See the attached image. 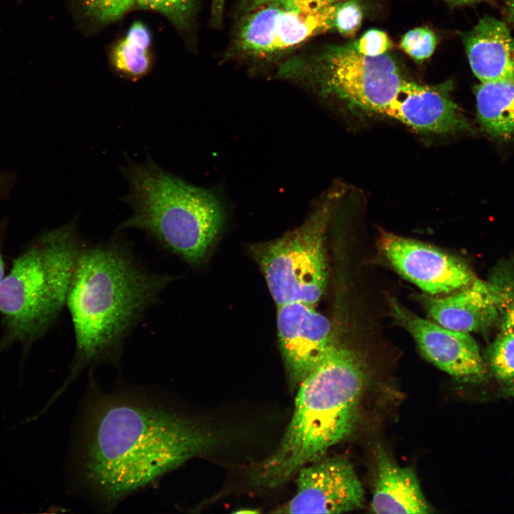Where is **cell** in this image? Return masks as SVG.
Wrapping results in <instances>:
<instances>
[{
    "label": "cell",
    "mask_w": 514,
    "mask_h": 514,
    "mask_svg": "<svg viewBox=\"0 0 514 514\" xmlns=\"http://www.w3.org/2000/svg\"><path fill=\"white\" fill-rule=\"evenodd\" d=\"M78 428L76 483L106 510L219 443L206 425L165 400L126 390L91 393Z\"/></svg>",
    "instance_id": "obj_1"
},
{
    "label": "cell",
    "mask_w": 514,
    "mask_h": 514,
    "mask_svg": "<svg viewBox=\"0 0 514 514\" xmlns=\"http://www.w3.org/2000/svg\"><path fill=\"white\" fill-rule=\"evenodd\" d=\"M172 279L145 268L120 239L83 245L66 301L74 331V358L52 401L86 367L118 363L126 338Z\"/></svg>",
    "instance_id": "obj_2"
},
{
    "label": "cell",
    "mask_w": 514,
    "mask_h": 514,
    "mask_svg": "<svg viewBox=\"0 0 514 514\" xmlns=\"http://www.w3.org/2000/svg\"><path fill=\"white\" fill-rule=\"evenodd\" d=\"M366 378L361 356L335 340L298 386L291 420L275 451L252 468V482L279 486L345 439L354 427Z\"/></svg>",
    "instance_id": "obj_3"
},
{
    "label": "cell",
    "mask_w": 514,
    "mask_h": 514,
    "mask_svg": "<svg viewBox=\"0 0 514 514\" xmlns=\"http://www.w3.org/2000/svg\"><path fill=\"white\" fill-rule=\"evenodd\" d=\"M126 200L133 213L119 229L143 231L163 249L190 264H199L218 235L222 206L211 191L173 176L152 161L128 164Z\"/></svg>",
    "instance_id": "obj_4"
},
{
    "label": "cell",
    "mask_w": 514,
    "mask_h": 514,
    "mask_svg": "<svg viewBox=\"0 0 514 514\" xmlns=\"http://www.w3.org/2000/svg\"><path fill=\"white\" fill-rule=\"evenodd\" d=\"M83 246L74 223L48 231L14 261L0 283V313L11 341L43 336L66 305Z\"/></svg>",
    "instance_id": "obj_5"
},
{
    "label": "cell",
    "mask_w": 514,
    "mask_h": 514,
    "mask_svg": "<svg viewBox=\"0 0 514 514\" xmlns=\"http://www.w3.org/2000/svg\"><path fill=\"white\" fill-rule=\"evenodd\" d=\"M279 74L303 79L322 96L336 99L351 109L382 115L405 80L388 53L365 56L351 43L328 46L304 63H288Z\"/></svg>",
    "instance_id": "obj_6"
},
{
    "label": "cell",
    "mask_w": 514,
    "mask_h": 514,
    "mask_svg": "<svg viewBox=\"0 0 514 514\" xmlns=\"http://www.w3.org/2000/svg\"><path fill=\"white\" fill-rule=\"evenodd\" d=\"M333 198H327L300 226L252 246L251 251L276 305L315 306L327 281L326 235Z\"/></svg>",
    "instance_id": "obj_7"
},
{
    "label": "cell",
    "mask_w": 514,
    "mask_h": 514,
    "mask_svg": "<svg viewBox=\"0 0 514 514\" xmlns=\"http://www.w3.org/2000/svg\"><path fill=\"white\" fill-rule=\"evenodd\" d=\"M391 314L415 340L423 356L458 381L479 385L489 371L478 345L468 333L445 328L422 318L396 300L390 302Z\"/></svg>",
    "instance_id": "obj_8"
},
{
    "label": "cell",
    "mask_w": 514,
    "mask_h": 514,
    "mask_svg": "<svg viewBox=\"0 0 514 514\" xmlns=\"http://www.w3.org/2000/svg\"><path fill=\"white\" fill-rule=\"evenodd\" d=\"M363 489L343 458H321L298 471L296 491L275 513H341L363 506Z\"/></svg>",
    "instance_id": "obj_9"
},
{
    "label": "cell",
    "mask_w": 514,
    "mask_h": 514,
    "mask_svg": "<svg viewBox=\"0 0 514 514\" xmlns=\"http://www.w3.org/2000/svg\"><path fill=\"white\" fill-rule=\"evenodd\" d=\"M379 243L393 268L428 294L448 293L474 280L464 263L430 245L386 232Z\"/></svg>",
    "instance_id": "obj_10"
},
{
    "label": "cell",
    "mask_w": 514,
    "mask_h": 514,
    "mask_svg": "<svg viewBox=\"0 0 514 514\" xmlns=\"http://www.w3.org/2000/svg\"><path fill=\"white\" fill-rule=\"evenodd\" d=\"M277 328L290 382L298 386L331 349V324L314 306L293 302L278 306Z\"/></svg>",
    "instance_id": "obj_11"
},
{
    "label": "cell",
    "mask_w": 514,
    "mask_h": 514,
    "mask_svg": "<svg viewBox=\"0 0 514 514\" xmlns=\"http://www.w3.org/2000/svg\"><path fill=\"white\" fill-rule=\"evenodd\" d=\"M452 87L450 81L430 86L404 80L383 115L423 133L470 131L468 119L452 99Z\"/></svg>",
    "instance_id": "obj_12"
},
{
    "label": "cell",
    "mask_w": 514,
    "mask_h": 514,
    "mask_svg": "<svg viewBox=\"0 0 514 514\" xmlns=\"http://www.w3.org/2000/svg\"><path fill=\"white\" fill-rule=\"evenodd\" d=\"M499 286L473 280L454 294L443 298H424V308L436 323L456 331H480L492 326L508 301Z\"/></svg>",
    "instance_id": "obj_13"
},
{
    "label": "cell",
    "mask_w": 514,
    "mask_h": 514,
    "mask_svg": "<svg viewBox=\"0 0 514 514\" xmlns=\"http://www.w3.org/2000/svg\"><path fill=\"white\" fill-rule=\"evenodd\" d=\"M463 42L480 82H514V38L504 22L485 16L463 34Z\"/></svg>",
    "instance_id": "obj_14"
},
{
    "label": "cell",
    "mask_w": 514,
    "mask_h": 514,
    "mask_svg": "<svg viewBox=\"0 0 514 514\" xmlns=\"http://www.w3.org/2000/svg\"><path fill=\"white\" fill-rule=\"evenodd\" d=\"M371 509L375 513L426 514L433 512L415 470L400 466L383 449L376 454Z\"/></svg>",
    "instance_id": "obj_15"
},
{
    "label": "cell",
    "mask_w": 514,
    "mask_h": 514,
    "mask_svg": "<svg viewBox=\"0 0 514 514\" xmlns=\"http://www.w3.org/2000/svg\"><path fill=\"white\" fill-rule=\"evenodd\" d=\"M475 94L482 128L495 138H514V82H481Z\"/></svg>",
    "instance_id": "obj_16"
},
{
    "label": "cell",
    "mask_w": 514,
    "mask_h": 514,
    "mask_svg": "<svg viewBox=\"0 0 514 514\" xmlns=\"http://www.w3.org/2000/svg\"><path fill=\"white\" fill-rule=\"evenodd\" d=\"M337 4L318 11L285 8L277 21L273 53L288 49L316 34L333 29Z\"/></svg>",
    "instance_id": "obj_17"
},
{
    "label": "cell",
    "mask_w": 514,
    "mask_h": 514,
    "mask_svg": "<svg viewBox=\"0 0 514 514\" xmlns=\"http://www.w3.org/2000/svg\"><path fill=\"white\" fill-rule=\"evenodd\" d=\"M285 7L279 2H269L252 9L242 24L237 46L244 54L264 56L272 54L278 17Z\"/></svg>",
    "instance_id": "obj_18"
},
{
    "label": "cell",
    "mask_w": 514,
    "mask_h": 514,
    "mask_svg": "<svg viewBox=\"0 0 514 514\" xmlns=\"http://www.w3.org/2000/svg\"><path fill=\"white\" fill-rule=\"evenodd\" d=\"M150 43L148 29L142 23L135 22L126 36L114 49L113 60L116 69L131 77L144 74L149 66Z\"/></svg>",
    "instance_id": "obj_19"
},
{
    "label": "cell",
    "mask_w": 514,
    "mask_h": 514,
    "mask_svg": "<svg viewBox=\"0 0 514 514\" xmlns=\"http://www.w3.org/2000/svg\"><path fill=\"white\" fill-rule=\"evenodd\" d=\"M485 361L503 390L514 396V333L502 332L488 348Z\"/></svg>",
    "instance_id": "obj_20"
},
{
    "label": "cell",
    "mask_w": 514,
    "mask_h": 514,
    "mask_svg": "<svg viewBox=\"0 0 514 514\" xmlns=\"http://www.w3.org/2000/svg\"><path fill=\"white\" fill-rule=\"evenodd\" d=\"M438 39L428 27H417L406 32L401 39L400 48L417 62H422L433 54Z\"/></svg>",
    "instance_id": "obj_21"
},
{
    "label": "cell",
    "mask_w": 514,
    "mask_h": 514,
    "mask_svg": "<svg viewBox=\"0 0 514 514\" xmlns=\"http://www.w3.org/2000/svg\"><path fill=\"white\" fill-rule=\"evenodd\" d=\"M195 0H136V4L157 11L178 27L188 24L194 9Z\"/></svg>",
    "instance_id": "obj_22"
},
{
    "label": "cell",
    "mask_w": 514,
    "mask_h": 514,
    "mask_svg": "<svg viewBox=\"0 0 514 514\" xmlns=\"http://www.w3.org/2000/svg\"><path fill=\"white\" fill-rule=\"evenodd\" d=\"M86 13L102 23H110L121 19L136 0H79Z\"/></svg>",
    "instance_id": "obj_23"
},
{
    "label": "cell",
    "mask_w": 514,
    "mask_h": 514,
    "mask_svg": "<svg viewBox=\"0 0 514 514\" xmlns=\"http://www.w3.org/2000/svg\"><path fill=\"white\" fill-rule=\"evenodd\" d=\"M363 9L358 0H346L336 4L333 29L343 36H352L359 29Z\"/></svg>",
    "instance_id": "obj_24"
},
{
    "label": "cell",
    "mask_w": 514,
    "mask_h": 514,
    "mask_svg": "<svg viewBox=\"0 0 514 514\" xmlns=\"http://www.w3.org/2000/svg\"><path fill=\"white\" fill-rule=\"evenodd\" d=\"M351 44L358 52L368 56L384 54L393 47L388 36L384 31L374 29L368 30Z\"/></svg>",
    "instance_id": "obj_25"
},
{
    "label": "cell",
    "mask_w": 514,
    "mask_h": 514,
    "mask_svg": "<svg viewBox=\"0 0 514 514\" xmlns=\"http://www.w3.org/2000/svg\"><path fill=\"white\" fill-rule=\"evenodd\" d=\"M343 0H280L285 8L303 11H318L336 4Z\"/></svg>",
    "instance_id": "obj_26"
},
{
    "label": "cell",
    "mask_w": 514,
    "mask_h": 514,
    "mask_svg": "<svg viewBox=\"0 0 514 514\" xmlns=\"http://www.w3.org/2000/svg\"><path fill=\"white\" fill-rule=\"evenodd\" d=\"M16 181L17 175L14 171H6L0 173V201L10 196Z\"/></svg>",
    "instance_id": "obj_27"
},
{
    "label": "cell",
    "mask_w": 514,
    "mask_h": 514,
    "mask_svg": "<svg viewBox=\"0 0 514 514\" xmlns=\"http://www.w3.org/2000/svg\"><path fill=\"white\" fill-rule=\"evenodd\" d=\"M501 330L503 333H514V298L508 299L502 311Z\"/></svg>",
    "instance_id": "obj_28"
},
{
    "label": "cell",
    "mask_w": 514,
    "mask_h": 514,
    "mask_svg": "<svg viewBox=\"0 0 514 514\" xmlns=\"http://www.w3.org/2000/svg\"><path fill=\"white\" fill-rule=\"evenodd\" d=\"M226 0H211V23L218 27L223 22L224 5Z\"/></svg>",
    "instance_id": "obj_29"
},
{
    "label": "cell",
    "mask_w": 514,
    "mask_h": 514,
    "mask_svg": "<svg viewBox=\"0 0 514 514\" xmlns=\"http://www.w3.org/2000/svg\"><path fill=\"white\" fill-rule=\"evenodd\" d=\"M504 9L508 21L514 25V0H505Z\"/></svg>",
    "instance_id": "obj_30"
},
{
    "label": "cell",
    "mask_w": 514,
    "mask_h": 514,
    "mask_svg": "<svg viewBox=\"0 0 514 514\" xmlns=\"http://www.w3.org/2000/svg\"><path fill=\"white\" fill-rule=\"evenodd\" d=\"M452 6H467L473 5L489 0H444Z\"/></svg>",
    "instance_id": "obj_31"
},
{
    "label": "cell",
    "mask_w": 514,
    "mask_h": 514,
    "mask_svg": "<svg viewBox=\"0 0 514 514\" xmlns=\"http://www.w3.org/2000/svg\"><path fill=\"white\" fill-rule=\"evenodd\" d=\"M5 224H6L5 222H2L0 223V283L4 276V261H3L1 251V234L3 233L4 228H5Z\"/></svg>",
    "instance_id": "obj_32"
},
{
    "label": "cell",
    "mask_w": 514,
    "mask_h": 514,
    "mask_svg": "<svg viewBox=\"0 0 514 514\" xmlns=\"http://www.w3.org/2000/svg\"><path fill=\"white\" fill-rule=\"evenodd\" d=\"M280 0H246L247 6L250 9H254L259 6L269 3V2H274V1H278Z\"/></svg>",
    "instance_id": "obj_33"
}]
</instances>
